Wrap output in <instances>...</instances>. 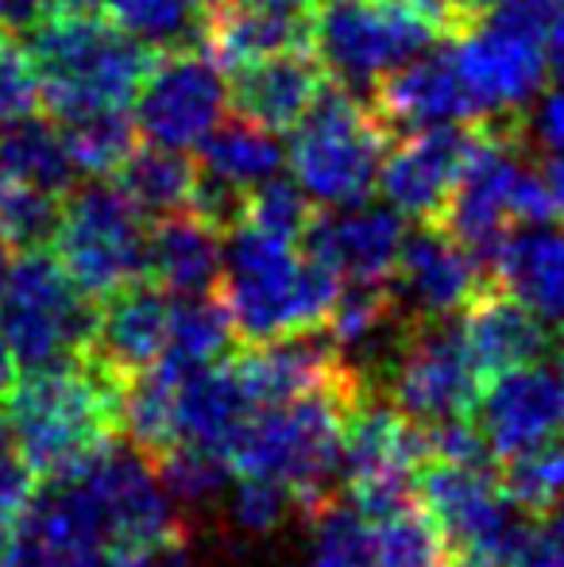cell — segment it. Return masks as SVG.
<instances>
[{
	"mask_svg": "<svg viewBox=\"0 0 564 567\" xmlns=\"http://www.w3.org/2000/svg\"><path fill=\"white\" fill-rule=\"evenodd\" d=\"M286 509H294L286 486L271 483V478L240 475L236 478V517H240L244 529H275L283 522Z\"/></svg>",
	"mask_w": 564,
	"mask_h": 567,
	"instance_id": "37",
	"label": "cell"
},
{
	"mask_svg": "<svg viewBox=\"0 0 564 567\" xmlns=\"http://www.w3.org/2000/svg\"><path fill=\"white\" fill-rule=\"evenodd\" d=\"M491 278L542 321L564 324V231L550 225L511 231L491 255Z\"/></svg>",
	"mask_w": 564,
	"mask_h": 567,
	"instance_id": "24",
	"label": "cell"
},
{
	"mask_svg": "<svg viewBox=\"0 0 564 567\" xmlns=\"http://www.w3.org/2000/svg\"><path fill=\"white\" fill-rule=\"evenodd\" d=\"M472 417L495 460L564 441V374L545 363L499 374L483 386Z\"/></svg>",
	"mask_w": 564,
	"mask_h": 567,
	"instance_id": "14",
	"label": "cell"
},
{
	"mask_svg": "<svg viewBox=\"0 0 564 567\" xmlns=\"http://www.w3.org/2000/svg\"><path fill=\"white\" fill-rule=\"evenodd\" d=\"M414 498L441 525L452 556L514 567L534 537V522L503 498L491 463H449L425 455L414 475Z\"/></svg>",
	"mask_w": 564,
	"mask_h": 567,
	"instance_id": "8",
	"label": "cell"
},
{
	"mask_svg": "<svg viewBox=\"0 0 564 567\" xmlns=\"http://www.w3.org/2000/svg\"><path fill=\"white\" fill-rule=\"evenodd\" d=\"M194 151H197V158H194L197 174H202L205 182H213V186H225L240 197L248 194L256 182L279 174V166L286 158L279 135L236 113H228L221 120Z\"/></svg>",
	"mask_w": 564,
	"mask_h": 567,
	"instance_id": "25",
	"label": "cell"
},
{
	"mask_svg": "<svg viewBox=\"0 0 564 567\" xmlns=\"http://www.w3.org/2000/svg\"><path fill=\"white\" fill-rule=\"evenodd\" d=\"M483 282H491V270L441 228L422 225L402 236V251L391 275V290L402 313L457 317Z\"/></svg>",
	"mask_w": 564,
	"mask_h": 567,
	"instance_id": "16",
	"label": "cell"
},
{
	"mask_svg": "<svg viewBox=\"0 0 564 567\" xmlns=\"http://www.w3.org/2000/svg\"><path fill=\"white\" fill-rule=\"evenodd\" d=\"M514 567H564V509H557L550 522L534 525V537Z\"/></svg>",
	"mask_w": 564,
	"mask_h": 567,
	"instance_id": "41",
	"label": "cell"
},
{
	"mask_svg": "<svg viewBox=\"0 0 564 567\" xmlns=\"http://www.w3.org/2000/svg\"><path fill=\"white\" fill-rule=\"evenodd\" d=\"M113 182L132 197V205L143 217L158 220L171 213L189 209L197 186V163L189 158V151H171V147H136L121 163V171L113 174Z\"/></svg>",
	"mask_w": 564,
	"mask_h": 567,
	"instance_id": "27",
	"label": "cell"
},
{
	"mask_svg": "<svg viewBox=\"0 0 564 567\" xmlns=\"http://www.w3.org/2000/svg\"><path fill=\"white\" fill-rule=\"evenodd\" d=\"M51 244L70 282L93 301L147 278V217L113 178L74 182Z\"/></svg>",
	"mask_w": 564,
	"mask_h": 567,
	"instance_id": "6",
	"label": "cell"
},
{
	"mask_svg": "<svg viewBox=\"0 0 564 567\" xmlns=\"http://www.w3.org/2000/svg\"><path fill=\"white\" fill-rule=\"evenodd\" d=\"M495 4H499V0H452V12H457V23H460V35H464V31H472L475 23H480Z\"/></svg>",
	"mask_w": 564,
	"mask_h": 567,
	"instance_id": "45",
	"label": "cell"
},
{
	"mask_svg": "<svg viewBox=\"0 0 564 567\" xmlns=\"http://www.w3.org/2000/svg\"><path fill=\"white\" fill-rule=\"evenodd\" d=\"M402 236H407V220L394 213L391 205H340V213L314 209L306 236H301V251L329 267L340 282H391L394 262L402 251Z\"/></svg>",
	"mask_w": 564,
	"mask_h": 567,
	"instance_id": "15",
	"label": "cell"
},
{
	"mask_svg": "<svg viewBox=\"0 0 564 567\" xmlns=\"http://www.w3.org/2000/svg\"><path fill=\"white\" fill-rule=\"evenodd\" d=\"M221 251H225V236L197 213L182 209L158 217L147 231V282L174 298L217 293Z\"/></svg>",
	"mask_w": 564,
	"mask_h": 567,
	"instance_id": "23",
	"label": "cell"
},
{
	"mask_svg": "<svg viewBox=\"0 0 564 567\" xmlns=\"http://www.w3.org/2000/svg\"><path fill=\"white\" fill-rule=\"evenodd\" d=\"M340 278L298 244L252 225L225 231L217 301L236 343H267L325 329L340 298Z\"/></svg>",
	"mask_w": 564,
	"mask_h": 567,
	"instance_id": "2",
	"label": "cell"
},
{
	"mask_svg": "<svg viewBox=\"0 0 564 567\" xmlns=\"http://www.w3.org/2000/svg\"><path fill=\"white\" fill-rule=\"evenodd\" d=\"M244 4H264V8H309L314 0H244Z\"/></svg>",
	"mask_w": 564,
	"mask_h": 567,
	"instance_id": "48",
	"label": "cell"
},
{
	"mask_svg": "<svg viewBox=\"0 0 564 567\" xmlns=\"http://www.w3.org/2000/svg\"><path fill=\"white\" fill-rule=\"evenodd\" d=\"M371 394L368 382L345 390H317L279 405H252L228 433L221 463L228 475H256L286 486L298 514H317L332 498L340 471V433L345 413Z\"/></svg>",
	"mask_w": 564,
	"mask_h": 567,
	"instance_id": "3",
	"label": "cell"
},
{
	"mask_svg": "<svg viewBox=\"0 0 564 567\" xmlns=\"http://www.w3.org/2000/svg\"><path fill=\"white\" fill-rule=\"evenodd\" d=\"M449 567H491V564L472 560V556H452V564H449Z\"/></svg>",
	"mask_w": 564,
	"mask_h": 567,
	"instance_id": "50",
	"label": "cell"
},
{
	"mask_svg": "<svg viewBox=\"0 0 564 567\" xmlns=\"http://www.w3.org/2000/svg\"><path fill=\"white\" fill-rule=\"evenodd\" d=\"M499 491L526 522L542 525L564 509V444L550 441L537 449L499 460Z\"/></svg>",
	"mask_w": 564,
	"mask_h": 567,
	"instance_id": "29",
	"label": "cell"
},
{
	"mask_svg": "<svg viewBox=\"0 0 564 567\" xmlns=\"http://www.w3.org/2000/svg\"><path fill=\"white\" fill-rule=\"evenodd\" d=\"M136 132L155 147L194 151L233 113L228 78L205 47L155 54L136 90Z\"/></svg>",
	"mask_w": 564,
	"mask_h": 567,
	"instance_id": "13",
	"label": "cell"
},
{
	"mask_svg": "<svg viewBox=\"0 0 564 567\" xmlns=\"http://www.w3.org/2000/svg\"><path fill=\"white\" fill-rule=\"evenodd\" d=\"M16 379V363H12V351H8V340H4V329H0V390Z\"/></svg>",
	"mask_w": 564,
	"mask_h": 567,
	"instance_id": "47",
	"label": "cell"
},
{
	"mask_svg": "<svg viewBox=\"0 0 564 567\" xmlns=\"http://www.w3.org/2000/svg\"><path fill=\"white\" fill-rule=\"evenodd\" d=\"M452 317L402 313L394 332V359L387 367V402L418 425L472 417L483 382L475 374Z\"/></svg>",
	"mask_w": 564,
	"mask_h": 567,
	"instance_id": "10",
	"label": "cell"
},
{
	"mask_svg": "<svg viewBox=\"0 0 564 567\" xmlns=\"http://www.w3.org/2000/svg\"><path fill=\"white\" fill-rule=\"evenodd\" d=\"M371 113L391 132V140L407 132H422L437 124H472L475 109L452 66L449 47H425L402 66L387 70L368 93Z\"/></svg>",
	"mask_w": 564,
	"mask_h": 567,
	"instance_id": "18",
	"label": "cell"
},
{
	"mask_svg": "<svg viewBox=\"0 0 564 567\" xmlns=\"http://www.w3.org/2000/svg\"><path fill=\"white\" fill-rule=\"evenodd\" d=\"M0 329L20 371L62 363L90 351L98 301L85 298L47 247L20 251L0 286Z\"/></svg>",
	"mask_w": 564,
	"mask_h": 567,
	"instance_id": "7",
	"label": "cell"
},
{
	"mask_svg": "<svg viewBox=\"0 0 564 567\" xmlns=\"http://www.w3.org/2000/svg\"><path fill=\"white\" fill-rule=\"evenodd\" d=\"M105 16L151 54L202 47V0H109Z\"/></svg>",
	"mask_w": 564,
	"mask_h": 567,
	"instance_id": "30",
	"label": "cell"
},
{
	"mask_svg": "<svg viewBox=\"0 0 564 567\" xmlns=\"http://www.w3.org/2000/svg\"><path fill=\"white\" fill-rule=\"evenodd\" d=\"M171 340V293L147 278L121 286L98 301V329H93L90 355L113 367L121 379L147 371L158 363Z\"/></svg>",
	"mask_w": 564,
	"mask_h": 567,
	"instance_id": "20",
	"label": "cell"
},
{
	"mask_svg": "<svg viewBox=\"0 0 564 567\" xmlns=\"http://www.w3.org/2000/svg\"><path fill=\"white\" fill-rule=\"evenodd\" d=\"M12 452V436H8V425H4V413H0V455Z\"/></svg>",
	"mask_w": 564,
	"mask_h": 567,
	"instance_id": "49",
	"label": "cell"
},
{
	"mask_svg": "<svg viewBox=\"0 0 564 567\" xmlns=\"http://www.w3.org/2000/svg\"><path fill=\"white\" fill-rule=\"evenodd\" d=\"M557 348H561V374H564V324H561V340H557Z\"/></svg>",
	"mask_w": 564,
	"mask_h": 567,
	"instance_id": "53",
	"label": "cell"
},
{
	"mask_svg": "<svg viewBox=\"0 0 564 567\" xmlns=\"http://www.w3.org/2000/svg\"><path fill=\"white\" fill-rule=\"evenodd\" d=\"M309 220H314V202L306 197V189L294 178L271 174V178L256 182V186L244 194V209L236 225H252V228L267 231V236L301 244Z\"/></svg>",
	"mask_w": 564,
	"mask_h": 567,
	"instance_id": "35",
	"label": "cell"
},
{
	"mask_svg": "<svg viewBox=\"0 0 564 567\" xmlns=\"http://www.w3.org/2000/svg\"><path fill=\"white\" fill-rule=\"evenodd\" d=\"M31 494H35V471L16 455V449L0 455V529H8L28 509Z\"/></svg>",
	"mask_w": 564,
	"mask_h": 567,
	"instance_id": "39",
	"label": "cell"
},
{
	"mask_svg": "<svg viewBox=\"0 0 564 567\" xmlns=\"http://www.w3.org/2000/svg\"><path fill=\"white\" fill-rule=\"evenodd\" d=\"M51 8H62V12H90V16H105L109 0H51ZM47 8V12H51Z\"/></svg>",
	"mask_w": 564,
	"mask_h": 567,
	"instance_id": "46",
	"label": "cell"
},
{
	"mask_svg": "<svg viewBox=\"0 0 564 567\" xmlns=\"http://www.w3.org/2000/svg\"><path fill=\"white\" fill-rule=\"evenodd\" d=\"M186 540H166V545H116L98 553L82 567H182Z\"/></svg>",
	"mask_w": 564,
	"mask_h": 567,
	"instance_id": "40",
	"label": "cell"
},
{
	"mask_svg": "<svg viewBox=\"0 0 564 567\" xmlns=\"http://www.w3.org/2000/svg\"><path fill=\"white\" fill-rule=\"evenodd\" d=\"M62 217V194L31 182L0 178V239L8 251H39L51 247Z\"/></svg>",
	"mask_w": 564,
	"mask_h": 567,
	"instance_id": "34",
	"label": "cell"
},
{
	"mask_svg": "<svg viewBox=\"0 0 564 567\" xmlns=\"http://www.w3.org/2000/svg\"><path fill=\"white\" fill-rule=\"evenodd\" d=\"M51 8V0H0V28H28Z\"/></svg>",
	"mask_w": 564,
	"mask_h": 567,
	"instance_id": "43",
	"label": "cell"
},
{
	"mask_svg": "<svg viewBox=\"0 0 564 567\" xmlns=\"http://www.w3.org/2000/svg\"><path fill=\"white\" fill-rule=\"evenodd\" d=\"M4 545H8V533L0 529V567H4Z\"/></svg>",
	"mask_w": 564,
	"mask_h": 567,
	"instance_id": "52",
	"label": "cell"
},
{
	"mask_svg": "<svg viewBox=\"0 0 564 567\" xmlns=\"http://www.w3.org/2000/svg\"><path fill=\"white\" fill-rule=\"evenodd\" d=\"M425 429L391 402H379L376 390L345 413L340 433V486L363 514H383L414 498V475L425 463Z\"/></svg>",
	"mask_w": 564,
	"mask_h": 567,
	"instance_id": "11",
	"label": "cell"
},
{
	"mask_svg": "<svg viewBox=\"0 0 564 567\" xmlns=\"http://www.w3.org/2000/svg\"><path fill=\"white\" fill-rule=\"evenodd\" d=\"M325 78L329 74L321 70L317 54L309 47H294V51H279L271 59H259L233 70L228 101H233L236 116L279 135L290 132L301 120V113L314 105Z\"/></svg>",
	"mask_w": 564,
	"mask_h": 567,
	"instance_id": "21",
	"label": "cell"
},
{
	"mask_svg": "<svg viewBox=\"0 0 564 567\" xmlns=\"http://www.w3.org/2000/svg\"><path fill=\"white\" fill-rule=\"evenodd\" d=\"M376 522V548L371 567H449L452 548L441 525L418 498L399 502L394 509L371 514Z\"/></svg>",
	"mask_w": 564,
	"mask_h": 567,
	"instance_id": "28",
	"label": "cell"
},
{
	"mask_svg": "<svg viewBox=\"0 0 564 567\" xmlns=\"http://www.w3.org/2000/svg\"><path fill=\"white\" fill-rule=\"evenodd\" d=\"M387 147L391 132L379 124L368 101L325 78L314 105L290 127L286 163L309 202L340 209L376 194Z\"/></svg>",
	"mask_w": 564,
	"mask_h": 567,
	"instance_id": "5",
	"label": "cell"
},
{
	"mask_svg": "<svg viewBox=\"0 0 564 567\" xmlns=\"http://www.w3.org/2000/svg\"><path fill=\"white\" fill-rule=\"evenodd\" d=\"M449 51L475 120L522 116L550 78L542 31H530L495 12H488L472 31L452 39Z\"/></svg>",
	"mask_w": 564,
	"mask_h": 567,
	"instance_id": "12",
	"label": "cell"
},
{
	"mask_svg": "<svg viewBox=\"0 0 564 567\" xmlns=\"http://www.w3.org/2000/svg\"><path fill=\"white\" fill-rule=\"evenodd\" d=\"M8 262H12V259H8V244H4V239H0V286H4V275H8Z\"/></svg>",
	"mask_w": 564,
	"mask_h": 567,
	"instance_id": "51",
	"label": "cell"
},
{
	"mask_svg": "<svg viewBox=\"0 0 564 567\" xmlns=\"http://www.w3.org/2000/svg\"><path fill=\"white\" fill-rule=\"evenodd\" d=\"M233 343V324H228L217 293H194V298L171 293V340L163 351L166 359L182 367H205L225 359Z\"/></svg>",
	"mask_w": 564,
	"mask_h": 567,
	"instance_id": "32",
	"label": "cell"
},
{
	"mask_svg": "<svg viewBox=\"0 0 564 567\" xmlns=\"http://www.w3.org/2000/svg\"><path fill=\"white\" fill-rule=\"evenodd\" d=\"M545 62H550L553 82L564 85V0H557V8H553L550 35H545Z\"/></svg>",
	"mask_w": 564,
	"mask_h": 567,
	"instance_id": "42",
	"label": "cell"
},
{
	"mask_svg": "<svg viewBox=\"0 0 564 567\" xmlns=\"http://www.w3.org/2000/svg\"><path fill=\"white\" fill-rule=\"evenodd\" d=\"M23 51L51 120H74L98 109H129L155 59L109 16L62 12V8H51L35 23H28Z\"/></svg>",
	"mask_w": 564,
	"mask_h": 567,
	"instance_id": "4",
	"label": "cell"
},
{
	"mask_svg": "<svg viewBox=\"0 0 564 567\" xmlns=\"http://www.w3.org/2000/svg\"><path fill=\"white\" fill-rule=\"evenodd\" d=\"M437 39L425 20L387 0H314L309 51L321 70L352 93H371L387 70L422 54Z\"/></svg>",
	"mask_w": 564,
	"mask_h": 567,
	"instance_id": "9",
	"label": "cell"
},
{
	"mask_svg": "<svg viewBox=\"0 0 564 567\" xmlns=\"http://www.w3.org/2000/svg\"><path fill=\"white\" fill-rule=\"evenodd\" d=\"M460 313H464L460 340H464V351L483 386L506 371L542 363L553 343L542 317L526 301L514 298L506 286H499L495 278L483 282Z\"/></svg>",
	"mask_w": 564,
	"mask_h": 567,
	"instance_id": "19",
	"label": "cell"
},
{
	"mask_svg": "<svg viewBox=\"0 0 564 567\" xmlns=\"http://www.w3.org/2000/svg\"><path fill=\"white\" fill-rule=\"evenodd\" d=\"M0 178L31 182L51 194L66 197L78 174L70 166L66 143H62L59 120L35 116V109L0 127Z\"/></svg>",
	"mask_w": 564,
	"mask_h": 567,
	"instance_id": "26",
	"label": "cell"
},
{
	"mask_svg": "<svg viewBox=\"0 0 564 567\" xmlns=\"http://www.w3.org/2000/svg\"><path fill=\"white\" fill-rule=\"evenodd\" d=\"M537 171H542L545 186H550L557 220H564V151L561 155H537Z\"/></svg>",
	"mask_w": 564,
	"mask_h": 567,
	"instance_id": "44",
	"label": "cell"
},
{
	"mask_svg": "<svg viewBox=\"0 0 564 567\" xmlns=\"http://www.w3.org/2000/svg\"><path fill=\"white\" fill-rule=\"evenodd\" d=\"M468 127L472 124H437L391 140L376 189L394 213L433 225L464 163Z\"/></svg>",
	"mask_w": 564,
	"mask_h": 567,
	"instance_id": "17",
	"label": "cell"
},
{
	"mask_svg": "<svg viewBox=\"0 0 564 567\" xmlns=\"http://www.w3.org/2000/svg\"><path fill=\"white\" fill-rule=\"evenodd\" d=\"M534 109L522 113V135H526L530 151H542V155H561L564 151V85L553 82L550 90H542L534 101Z\"/></svg>",
	"mask_w": 564,
	"mask_h": 567,
	"instance_id": "38",
	"label": "cell"
},
{
	"mask_svg": "<svg viewBox=\"0 0 564 567\" xmlns=\"http://www.w3.org/2000/svg\"><path fill=\"white\" fill-rule=\"evenodd\" d=\"M35 105H39V90H35V70H31L28 51L16 39H0V127L8 120L31 113Z\"/></svg>",
	"mask_w": 564,
	"mask_h": 567,
	"instance_id": "36",
	"label": "cell"
},
{
	"mask_svg": "<svg viewBox=\"0 0 564 567\" xmlns=\"http://www.w3.org/2000/svg\"><path fill=\"white\" fill-rule=\"evenodd\" d=\"M314 522V567H371V548H376V522L352 506L348 498L332 494Z\"/></svg>",
	"mask_w": 564,
	"mask_h": 567,
	"instance_id": "33",
	"label": "cell"
},
{
	"mask_svg": "<svg viewBox=\"0 0 564 567\" xmlns=\"http://www.w3.org/2000/svg\"><path fill=\"white\" fill-rule=\"evenodd\" d=\"M62 143H66V155L74 174L82 178H113L121 171L124 158L136 151V120L124 109H98V113H85L74 120H59Z\"/></svg>",
	"mask_w": 564,
	"mask_h": 567,
	"instance_id": "31",
	"label": "cell"
},
{
	"mask_svg": "<svg viewBox=\"0 0 564 567\" xmlns=\"http://www.w3.org/2000/svg\"><path fill=\"white\" fill-rule=\"evenodd\" d=\"M124 382L90 351L8 382L0 413L35 478L62 475L121 436Z\"/></svg>",
	"mask_w": 564,
	"mask_h": 567,
	"instance_id": "1",
	"label": "cell"
},
{
	"mask_svg": "<svg viewBox=\"0 0 564 567\" xmlns=\"http://www.w3.org/2000/svg\"><path fill=\"white\" fill-rule=\"evenodd\" d=\"M202 47L221 70H240L248 62L271 59L279 51L309 47V8H264L244 0L205 4Z\"/></svg>",
	"mask_w": 564,
	"mask_h": 567,
	"instance_id": "22",
	"label": "cell"
}]
</instances>
